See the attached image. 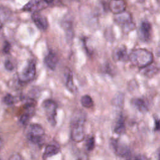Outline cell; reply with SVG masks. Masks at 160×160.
<instances>
[{"label": "cell", "instance_id": "e575fe53", "mask_svg": "<svg viewBox=\"0 0 160 160\" xmlns=\"http://www.w3.org/2000/svg\"><path fill=\"white\" fill-rule=\"evenodd\" d=\"M1 146H2V140H1V138L0 137V148H1Z\"/></svg>", "mask_w": 160, "mask_h": 160}, {"label": "cell", "instance_id": "44dd1931", "mask_svg": "<svg viewBox=\"0 0 160 160\" xmlns=\"http://www.w3.org/2000/svg\"><path fill=\"white\" fill-rule=\"evenodd\" d=\"M11 15V12L9 9L6 7L0 6V21L8 20Z\"/></svg>", "mask_w": 160, "mask_h": 160}, {"label": "cell", "instance_id": "ba28073f", "mask_svg": "<svg viewBox=\"0 0 160 160\" xmlns=\"http://www.w3.org/2000/svg\"><path fill=\"white\" fill-rule=\"evenodd\" d=\"M110 144L117 156L123 158L128 157L130 154V150L129 148L124 144L119 142L118 140L111 139Z\"/></svg>", "mask_w": 160, "mask_h": 160}, {"label": "cell", "instance_id": "f1b7e54d", "mask_svg": "<svg viewBox=\"0 0 160 160\" xmlns=\"http://www.w3.org/2000/svg\"><path fill=\"white\" fill-rule=\"evenodd\" d=\"M154 129L155 131H160V119L156 121Z\"/></svg>", "mask_w": 160, "mask_h": 160}, {"label": "cell", "instance_id": "ffe728a7", "mask_svg": "<svg viewBox=\"0 0 160 160\" xmlns=\"http://www.w3.org/2000/svg\"><path fill=\"white\" fill-rule=\"evenodd\" d=\"M114 132H116L118 134H122L126 131V126L124 124V121L122 116L120 117V118L118 120L114 129Z\"/></svg>", "mask_w": 160, "mask_h": 160}, {"label": "cell", "instance_id": "4fadbf2b", "mask_svg": "<svg viewBox=\"0 0 160 160\" xmlns=\"http://www.w3.org/2000/svg\"><path fill=\"white\" fill-rule=\"evenodd\" d=\"M64 76L66 78V86L67 89L71 92H74L76 91V88L73 82L72 73L71 71L68 68L65 69Z\"/></svg>", "mask_w": 160, "mask_h": 160}, {"label": "cell", "instance_id": "3957f363", "mask_svg": "<svg viewBox=\"0 0 160 160\" xmlns=\"http://www.w3.org/2000/svg\"><path fill=\"white\" fill-rule=\"evenodd\" d=\"M45 134L43 128L39 124H32L29 125L28 132L27 138L32 143L40 144L42 143Z\"/></svg>", "mask_w": 160, "mask_h": 160}, {"label": "cell", "instance_id": "4dcf8cb0", "mask_svg": "<svg viewBox=\"0 0 160 160\" xmlns=\"http://www.w3.org/2000/svg\"><path fill=\"white\" fill-rule=\"evenodd\" d=\"M156 55L158 57H160V42L159 43V44L157 47V49H156Z\"/></svg>", "mask_w": 160, "mask_h": 160}, {"label": "cell", "instance_id": "484cf974", "mask_svg": "<svg viewBox=\"0 0 160 160\" xmlns=\"http://www.w3.org/2000/svg\"><path fill=\"white\" fill-rule=\"evenodd\" d=\"M4 68L8 71H12L14 69V65L10 60H6L4 62Z\"/></svg>", "mask_w": 160, "mask_h": 160}, {"label": "cell", "instance_id": "e0dca14e", "mask_svg": "<svg viewBox=\"0 0 160 160\" xmlns=\"http://www.w3.org/2000/svg\"><path fill=\"white\" fill-rule=\"evenodd\" d=\"M131 103L134 107H135L141 112H146L148 110V106L142 99L134 98L131 100Z\"/></svg>", "mask_w": 160, "mask_h": 160}, {"label": "cell", "instance_id": "8d00e7d4", "mask_svg": "<svg viewBox=\"0 0 160 160\" xmlns=\"http://www.w3.org/2000/svg\"><path fill=\"white\" fill-rule=\"evenodd\" d=\"M145 1V0H138V1L141 2H143V1Z\"/></svg>", "mask_w": 160, "mask_h": 160}, {"label": "cell", "instance_id": "277c9868", "mask_svg": "<svg viewBox=\"0 0 160 160\" xmlns=\"http://www.w3.org/2000/svg\"><path fill=\"white\" fill-rule=\"evenodd\" d=\"M42 108L48 121L51 126H54L56 124V103L51 99H46L42 102Z\"/></svg>", "mask_w": 160, "mask_h": 160}, {"label": "cell", "instance_id": "5b68a950", "mask_svg": "<svg viewBox=\"0 0 160 160\" xmlns=\"http://www.w3.org/2000/svg\"><path fill=\"white\" fill-rule=\"evenodd\" d=\"M36 63L34 61H29L26 67L19 75L20 81L22 82H28L33 80L36 75Z\"/></svg>", "mask_w": 160, "mask_h": 160}, {"label": "cell", "instance_id": "603a6c76", "mask_svg": "<svg viewBox=\"0 0 160 160\" xmlns=\"http://www.w3.org/2000/svg\"><path fill=\"white\" fill-rule=\"evenodd\" d=\"M121 26H122V31L125 33H128L129 32L133 31L136 28V25L132 21L128 22L127 23H125Z\"/></svg>", "mask_w": 160, "mask_h": 160}, {"label": "cell", "instance_id": "9c48e42d", "mask_svg": "<svg viewBox=\"0 0 160 160\" xmlns=\"http://www.w3.org/2000/svg\"><path fill=\"white\" fill-rule=\"evenodd\" d=\"M31 18L33 22L39 29L42 31L47 30L49 26V23L48 19L45 16L40 14L39 12H36L32 13Z\"/></svg>", "mask_w": 160, "mask_h": 160}, {"label": "cell", "instance_id": "7c38bea8", "mask_svg": "<svg viewBox=\"0 0 160 160\" xmlns=\"http://www.w3.org/2000/svg\"><path fill=\"white\" fill-rule=\"evenodd\" d=\"M44 62L45 65L50 69L54 70L58 62V58L55 52L52 51H49V52L46 55Z\"/></svg>", "mask_w": 160, "mask_h": 160}, {"label": "cell", "instance_id": "7402d4cb", "mask_svg": "<svg viewBox=\"0 0 160 160\" xmlns=\"http://www.w3.org/2000/svg\"><path fill=\"white\" fill-rule=\"evenodd\" d=\"M81 105L86 108H90L93 106V101L90 96L84 95L81 98Z\"/></svg>", "mask_w": 160, "mask_h": 160}, {"label": "cell", "instance_id": "f546056e", "mask_svg": "<svg viewBox=\"0 0 160 160\" xmlns=\"http://www.w3.org/2000/svg\"><path fill=\"white\" fill-rule=\"evenodd\" d=\"M77 160H88V156L85 154H82L81 156H80L78 159Z\"/></svg>", "mask_w": 160, "mask_h": 160}, {"label": "cell", "instance_id": "836d02e7", "mask_svg": "<svg viewBox=\"0 0 160 160\" xmlns=\"http://www.w3.org/2000/svg\"><path fill=\"white\" fill-rule=\"evenodd\" d=\"M2 28V22L0 21V31H1Z\"/></svg>", "mask_w": 160, "mask_h": 160}, {"label": "cell", "instance_id": "9a60e30c", "mask_svg": "<svg viewBox=\"0 0 160 160\" xmlns=\"http://www.w3.org/2000/svg\"><path fill=\"white\" fill-rule=\"evenodd\" d=\"M61 25L66 32L67 39L68 41H72L73 38V28L72 21L69 19H65L62 22Z\"/></svg>", "mask_w": 160, "mask_h": 160}, {"label": "cell", "instance_id": "6da1fadb", "mask_svg": "<svg viewBox=\"0 0 160 160\" xmlns=\"http://www.w3.org/2000/svg\"><path fill=\"white\" fill-rule=\"evenodd\" d=\"M128 59L132 65L142 69L152 63L153 54L148 49L138 48L131 52Z\"/></svg>", "mask_w": 160, "mask_h": 160}, {"label": "cell", "instance_id": "7a4b0ae2", "mask_svg": "<svg viewBox=\"0 0 160 160\" xmlns=\"http://www.w3.org/2000/svg\"><path fill=\"white\" fill-rule=\"evenodd\" d=\"M84 122L85 116L81 113L80 115H78L74 118L72 121L71 137L72 141L76 142H80L84 139Z\"/></svg>", "mask_w": 160, "mask_h": 160}, {"label": "cell", "instance_id": "d6986e66", "mask_svg": "<svg viewBox=\"0 0 160 160\" xmlns=\"http://www.w3.org/2000/svg\"><path fill=\"white\" fill-rule=\"evenodd\" d=\"M124 96L121 92L117 93L112 99V104L116 107L122 108L124 104Z\"/></svg>", "mask_w": 160, "mask_h": 160}, {"label": "cell", "instance_id": "74e56055", "mask_svg": "<svg viewBox=\"0 0 160 160\" xmlns=\"http://www.w3.org/2000/svg\"><path fill=\"white\" fill-rule=\"evenodd\" d=\"M159 160H160V154H159Z\"/></svg>", "mask_w": 160, "mask_h": 160}, {"label": "cell", "instance_id": "52a82bcc", "mask_svg": "<svg viewBox=\"0 0 160 160\" xmlns=\"http://www.w3.org/2000/svg\"><path fill=\"white\" fill-rule=\"evenodd\" d=\"M139 38L143 42H148L151 38L152 26L148 21L141 22L139 29Z\"/></svg>", "mask_w": 160, "mask_h": 160}, {"label": "cell", "instance_id": "2e32d148", "mask_svg": "<svg viewBox=\"0 0 160 160\" xmlns=\"http://www.w3.org/2000/svg\"><path fill=\"white\" fill-rule=\"evenodd\" d=\"M59 148L54 144H48L45 148L44 152L43 153V159H46L49 157L57 154L59 152Z\"/></svg>", "mask_w": 160, "mask_h": 160}, {"label": "cell", "instance_id": "d6a6232c", "mask_svg": "<svg viewBox=\"0 0 160 160\" xmlns=\"http://www.w3.org/2000/svg\"><path fill=\"white\" fill-rule=\"evenodd\" d=\"M46 1V2L49 5V4H51V3H52L53 2V1H54V0H45Z\"/></svg>", "mask_w": 160, "mask_h": 160}, {"label": "cell", "instance_id": "f35d334b", "mask_svg": "<svg viewBox=\"0 0 160 160\" xmlns=\"http://www.w3.org/2000/svg\"><path fill=\"white\" fill-rule=\"evenodd\" d=\"M128 160H135V159H128Z\"/></svg>", "mask_w": 160, "mask_h": 160}, {"label": "cell", "instance_id": "1f68e13d", "mask_svg": "<svg viewBox=\"0 0 160 160\" xmlns=\"http://www.w3.org/2000/svg\"><path fill=\"white\" fill-rule=\"evenodd\" d=\"M135 160H147V159L144 156H139L137 157Z\"/></svg>", "mask_w": 160, "mask_h": 160}, {"label": "cell", "instance_id": "d590c367", "mask_svg": "<svg viewBox=\"0 0 160 160\" xmlns=\"http://www.w3.org/2000/svg\"><path fill=\"white\" fill-rule=\"evenodd\" d=\"M157 1V2L159 4V5L160 6V0H156Z\"/></svg>", "mask_w": 160, "mask_h": 160}, {"label": "cell", "instance_id": "ac0fdd59", "mask_svg": "<svg viewBox=\"0 0 160 160\" xmlns=\"http://www.w3.org/2000/svg\"><path fill=\"white\" fill-rule=\"evenodd\" d=\"M141 69L142 74L147 78H152L158 73L159 70L157 67L152 65V64L147 66L144 68H142Z\"/></svg>", "mask_w": 160, "mask_h": 160}, {"label": "cell", "instance_id": "4316f807", "mask_svg": "<svg viewBox=\"0 0 160 160\" xmlns=\"http://www.w3.org/2000/svg\"><path fill=\"white\" fill-rule=\"evenodd\" d=\"M9 160H24V158L20 154L14 153L9 157Z\"/></svg>", "mask_w": 160, "mask_h": 160}, {"label": "cell", "instance_id": "5bb4252c", "mask_svg": "<svg viewBox=\"0 0 160 160\" xmlns=\"http://www.w3.org/2000/svg\"><path fill=\"white\" fill-rule=\"evenodd\" d=\"M114 19L116 23H118L120 25H122L125 23L132 21V17L131 14H130L129 12H127L125 11L121 13L115 14Z\"/></svg>", "mask_w": 160, "mask_h": 160}, {"label": "cell", "instance_id": "83f0119b", "mask_svg": "<svg viewBox=\"0 0 160 160\" xmlns=\"http://www.w3.org/2000/svg\"><path fill=\"white\" fill-rule=\"evenodd\" d=\"M10 49H11V45H10V44H9L8 42L6 41V42H4V47H3V51H4V52H6V53H8V52H9Z\"/></svg>", "mask_w": 160, "mask_h": 160}, {"label": "cell", "instance_id": "30bf717a", "mask_svg": "<svg viewBox=\"0 0 160 160\" xmlns=\"http://www.w3.org/2000/svg\"><path fill=\"white\" fill-rule=\"evenodd\" d=\"M127 3L124 0H111L108 4V8L111 12L117 14L126 11Z\"/></svg>", "mask_w": 160, "mask_h": 160}, {"label": "cell", "instance_id": "d4e9b609", "mask_svg": "<svg viewBox=\"0 0 160 160\" xmlns=\"http://www.w3.org/2000/svg\"><path fill=\"white\" fill-rule=\"evenodd\" d=\"M3 101L4 102L8 105V106H10V105H12L14 103V101H15V99H14V97L11 94H7L3 98Z\"/></svg>", "mask_w": 160, "mask_h": 160}, {"label": "cell", "instance_id": "cb8c5ba5", "mask_svg": "<svg viewBox=\"0 0 160 160\" xmlns=\"http://www.w3.org/2000/svg\"><path fill=\"white\" fill-rule=\"evenodd\" d=\"M86 150L88 151H91L94 149L95 146V139L93 136L89 137L86 141Z\"/></svg>", "mask_w": 160, "mask_h": 160}, {"label": "cell", "instance_id": "8fae6325", "mask_svg": "<svg viewBox=\"0 0 160 160\" xmlns=\"http://www.w3.org/2000/svg\"><path fill=\"white\" fill-rule=\"evenodd\" d=\"M112 59L115 61H125L128 59V55L126 48L124 46L116 47L112 54Z\"/></svg>", "mask_w": 160, "mask_h": 160}, {"label": "cell", "instance_id": "8992f818", "mask_svg": "<svg viewBox=\"0 0 160 160\" xmlns=\"http://www.w3.org/2000/svg\"><path fill=\"white\" fill-rule=\"evenodd\" d=\"M49 6L45 0H30L22 8V10L28 12H39Z\"/></svg>", "mask_w": 160, "mask_h": 160}]
</instances>
